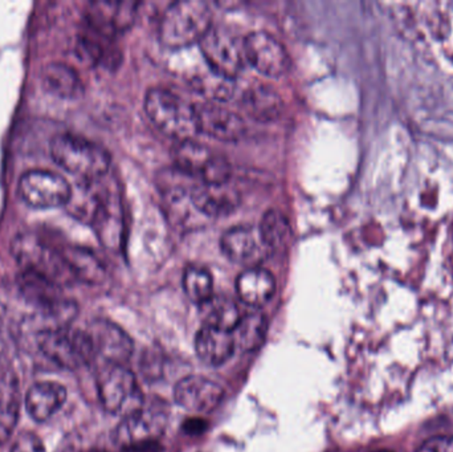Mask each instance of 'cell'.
<instances>
[{
  "mask_svg": "<svg viewBox=\"0 0 453 452\" xmlns=\"http://www.w3.org/2000/svg\"><path fill=\"white\" fill-rule=\"evenodd\" d=\"M145 111L151 124L178 142L199 134L196 105L166 88H150L145 96Z\"/></svg>",
  "mask_w": 453,
  "mask_h": 452,
  "instance_id": "obj_1",
  "label": "cell"
},
{
  "mask_svg": "<svg viewBox=\"0 0 453 452\" xmlns=\"http://www.w3.org/2000/svg\"><path fill=\"white\" fill-rule=\"evenodd\" d=\"M214 26L210 5L202 0H180L165 11L159 23V39L172 50L201 42Z\"/></svg>",
  "mask_w": 453,
  "mask_h": 452,
  "instance_id": "obj_2",
  "label": "cell"
},
{
  "mask_svg": "<svg viewBox=\"0 0 453 452\" xmlns=\"http://www.w3.org/2000/svg\"><path fill=\"white\" fill-rule=\"evenodd\" d=\"M53 161L84 182H95L108 174L111 156L97 143L76 134H58L50 142Z\"/></svg>",
  "mask_w": 453,
  "mask_h": 452,
  "instance_id": "obj_3",
  "label": "cell"
},
{
  "mask_svg": "<svg viewBox=\"0 0 453 452\" xmlns=\"http://www.w3.org/2000/svg\"><path fill=\"white\" fill-rule=\"evenodd\" d=\"M11 252L21 270L44 276L60 287L73 279L61 249L45 243L36 234H19L11 244Z\"/></svg>",
  "mask_w": 453,
  "mask_h": 452,
  "instance_id": "obj_4",
  "label": "cell"
},
{
  "mask_svg": "<svg viewBox=\"0 0 453 452\" xmlns=\"http://www.w3.org/2000/svg\"><path fill=\"white\" fill-rule=\"evenodd\" d=\"M37 341L39 349L50 363L68 371L82 368L96 358L92 340L87 331L69 326L44 329Z\"/></svg>",
  "mask_w": 453,
  "mask_h": 452,
  "instance_id": "obj_5",
  "label": "cell"
},
{
  "mask_svg": "<svg viewBox=\"0 0 453 452\" xmlns=\"http://www.w3.org/2000/svg\"><path fill=\"white\" fill-rule=\"evenodd\" d=\"M97 392L103 408L111 414L130 416L145 405L134 374L124 365L105 364L98 372Z\"/></svg>",
  "mask_w": 453,
  "mask_h": 452,
  "instance_id": "obj_6",
  "label": "cell"
},
{
  "mask_svg": "<svg viewBox=\"0 0 453 452\" xmlns=\"http://www.w3.org/2000/svg\"><path fill=\"white\" fill-rule=\"evenodd\" d=\"M175 167L193 180L204 183H226L232 167L225 157L196 140L182 141L173 150Z\"/></svg>",
  "mask_w": 453,
  "mask_h": 452,
  "instance_id": "obj_7",
  "label": "cell"
},
{
  "mask_svg": "<svg viewBox=\"0 0 453 452\" xmlns=\"http://www.w3.org/2000/svg\"><path fill=\"white\" fill-rule=\"evenodd\" d=\"M212 73L234 81L244 68V39L226 27L212 26L199 42Z\"/></svg>",
  "mask_w": 453,
  "mask_h": 452,
  "instance_id": "obj_8",
  "label": "cell"
},
{
  "mask_svg": "<svg viewBox=\"0 0 453 452\" xmlns=\"http://www.w3.org/2000/svg\"><path fill=\"white\" fill-rule=\"evenodd\" d=\"M167 416L158 406H145L124 417L114 434L117 445L125 452L159 443L166 429Z\"/></svg>",
  "mask_w": 453,
  "mask_h": 452,
  "instance_id": "obj_9",
  "label": "cell"
},
{
  "mask_svg": "<svg viewBox=\"0 0 453 452\" xmlns=\"http://www.w3.org/2000/svg\"><path fill=\"white\" fill-rule=\"evenodd\" d=\"M19 195L34 209H56L68 204L72 186L56 172L34 170L19 180Z\"/></svg>",
  "mask_w": 453,
  "mask_h": 452,
  "instance_id": "obj_10",
  "label": "cell"
},
{
  "mask_svg": "<svg viewBox=\"0 0 453 452\" xmlns=\"http://www.w3.org/2000/svg\"><path fill=\"white\" fill-rule=\"evenodd\" d=\"M244 50L247 63L265 76L280 77L289 69L288 50L268 32L255 31L247 34Z\"/></svg>",
  "mask_w": 453,
  "mask_h": 452,
  "instance_id": "obj_11",
  "label": "cell"
},
{
  "mask_svg": "<svg viewBox=\"0 0 453 452\" xmlns=\"http://www.w3.org/2000/svg\"><path fill=\"white\" fill-rule=\"evenodd\" d=\"M223 254L237 264L258 267L272 254L261 236L258 226H234L223 234L220 241Z\"/></svg>",
  "mask_w": 453,
  "mask_h": 452,
  "instance_id": "obj_12",
  "label": "cell"
},
{
  "mask_svg": "<svg viewBox=\"0 0 453 452\" xmlns=\"http://www.w3.org/2000/svg\"><path fill=\"white\" fill-rule=\"evenodd\" d=\"M225 390L217 382L202 376L180 379L174 389L175 402L194 414L210 413L222 402Z\"/></svg>",
  "mask_w": 453,
  "mask_h": 452,
  "instance_id": "obj_13",
  "label": "cell"
},
{
  "mask_svg": "<svg viewBox=\"0 0 453 452\" xmlns=\"http://www.w3.org/2000/svg\"><path fill=\"white\" fill-rule=\"evenodd\" d=\"M96 357L105 364L124 365L133 353V341L124 329L109 320H95L88 328Z\"/></svg>",
  "mask_w": 453,
  "mask_h": 452,
  "instance_id": "obj_14",
  "label": "cell"
},
{
  "mask_svg": "<svg viewBox=\"0 0 453 452\" xmlns=\"http://www.w3.org/2000/svg\"><path fill=\"white\" fill-rule=\"evenodd\" d=\"M199 133L215 140L232 142L245 134L244 119L225 106L212 103H196Z\"/></svg>",
  "mask_w": 453,
  "mask_h": 452,
  "instance_id": "obj_15",
  "label": "cell"
},
{
  "mask_svg": "<svg viewBox=\"0 0 453 452\" xmlns=\"http://www.w3.org/2000/svg\"><path fill=\"white\" fill-rule=\"evenodd\" d=\"M194 209L206 218L231 214L240 202L236 188L226 183H204L196 180L190 188Z\"/></svg>",
  "mask_w": 453,
  "mask_h": 452,
  "instance_id": "obj_16",
  "label": "cell"
},
{
  "mask_svg": "<svg viewBox=\"0 0 453 452\" xmlns=\"http://www.w3.org/2000/svg\"><path fill=\"white\" fill-rule=\"evenodd\" d=\"M137 3L101 2L90 4L88 12L89 27L101 36H111L116 32L129 28L134 20Z\"/></svg>",
  "mask_w": 453,
  "mask_h": 452,
  "instance_id": "obj_17",
  "label": "cell"
},
{
  "mask_svg": "<svg viewBox=\"0 0 453 452\" xmlns=\"http://www.w3.org/2000/svg\"><path fill=\"white\" fill-rule=\"evenodd\" d=\"M66 400L65 387L58 382L40 381L32 385L26 395V408L36 422H45L58 413Z\"/></svg>",
  "mask_w": 453,
  "mask_h": 452,
  "instance_id": "obj_18",
  "label": "cell"
},
{
  "mask_svg": "<svg viewBox=\"0 0 453 452\" xmlns=\"http://www.w3.org/2000/svg\"><path fill=\"white\" fill-rule=\"evenodd\" d=\"M276 280L265 268L250 267L236 279V294L244 304L263 307L273 297Z\"/></svg>",
  "mask_w": 453,
  "mask_h": 452,
  "instance_id": "obj_19",
  "label": "cell"
},
{
  "mask_svg": "<svg viewBox=\"0 0 453 452\" xmlns=\"http://www.w3.org/2000/svg\"><path fill=\"white\" fill-rule=\"evenodd\" d=\"M98 239L109 249H119L124 235V219H122L121 203L113 194L106 191L97 214L93 219Z\"/></svg>",
  "mask_w": 453,
  "mask_h": 452,
  "instance_id": "obj_20",
  "label": "cell"
},
{
  "mask_svg": "<svg viewBox=\"0 0 453 452\" xmlns=\"http://www.w3.org/2000/svg\"><path fill=\"white\" fill-rule=\"evenodd\" d=\"M236 347L234 333L203 326L196 334V350L207 365L220 366L232 357Z\"/></svg>",
  "mask_w": 453,
  "mask_h": 452,
  "instance_id": "obj_21",
  "label": "cell"
},
{
  "mask_svg": "<svg viewBox=\"0 0 453 452\" xmlns=\"http://www.w3.org/2000/svg\"><path fill=\"white\" fill-rule=\"evenodd\" d=\"M42 84L44 89L56 97L74 100L84 95V84L76 69L68 64L50 63L42 69Z\"/></svg>",
  "mask_w": 453,
  "mask_h": 452,
  "instance_id": "obj_22",
  "label": "cell"
},
{
  "mask_svg": "<svg viewBox=\"0 0 453 452\" xmlns=\"http://www.w3.org/2000/svg\"><path fill=\"white\" fill-rule=\"evenodd\" d=\"M18 283L21 295L31 304L36 305L40 312L52 310L65 302L58 283L31 271H21Z\"/></svg>",
  "mask_w": 453,
  "mask_h": 452,
  "instance_id": "obj_23",
  "label": "cell"
},
{
  "mask_svg": "<svg viewBox=\"0 0 453 452\" xmlns=\"http://www.w3.org/2000/svg\"><path fill=\"white\" fill-rule=\"evenodd\" d=\"M282 100L279 93L268 85L256 84L248 88L242 96V108L253 119L261 122L279 119L282 111Z\"/></svg>",
  "mask_w": 453,
  "mask_h": 452,
  "instance_id": "obj_24",
  "label": "cell"
},
{
  "mask_svg": "<svg viewBox=\"0 0 453 452\" xmlns=\"http://www.w3.org/2000/svg\"><path fill=\"white\" fill-rule=\"evenodd\" d=\"M20 411L18 379L11 373L0 377V446L12 434Z\"/></svg>",
  "mask_w": 453,
  "mask_h": 452,
  "instance_id": "obj_25",
  "label": "cell"
},
{
  "mask_svg": "<svg viewBox=\"0 0 453 452\" xmlns=\"http://www.w3.org/2000/svg\"><path fill=\"white\" fill-rule=\"evenodd\" d=\"M199 313H201L203 326L229 332V333L236 331L242 318L239 308L231 299L215 296V295L211 299L199 305Z\"/></svg>",
  "mask_w": 453,
  "mask_h": 452,
  "instance_id": "obj_26",
  "label": "cell"
},
{
  "mask_svg": "<svg viewBox=\"0 0 453 452\" xmlns=\"http://www.w3.org/2000/svg\"><path fill=\"white\" fill-rule=\"evenodd\" d=\"M72 276L87 284H100L105 279V268L89 249L81 247H66L61 249Z\"/></svg>",
  "mask_w": 453,
  "mask_h": 452,
  "instance_id": "obj_27",
  "label": "cell"
},
{
  "mask_svg": "<svg viewBox=\"0 0 453 452\" xmlns=\"http://www.w3.org/2000/svg\"><path fill=\"white\" fill-rule=\"evenodd\" d=\"M258 230L271 252L287 247L292 235L289 220L279 210H268L258 225Z\"/></svg>",
  "mask_w": 453,
  "mask_h": 452,
  "instance_id": "obj_28",
  "label": "cell"
},
{
  "mask_svg": "<svg viewBox=\"0 0 453 452\" xmlns=\"http://www.w3.org/2000/svg\"><path fill=\"white\" fill-rule=\"evenodd\" d=\"M268 331V321L261 313H250L240 318L239 326L234 333H237L234 339L236 344L245 352H255L263 345Z\"/></svg>",
  "mask_w": 453,
  "mask_h": 452,
  "instance_id": "obj_29",
  "label": "cell"
},
{
  "mask_svg": "<svg viewBox=\"0 0 453 452\" xmlns=\"http://www.w3.org/2000/svg\"><path fill=\"white\" fill-rule=\"evenodd\" d=\"M183 289L188 299L201 305L214 296V279L207 268L188 265L183 272Z\"/></svg>",
  "mask_w": 453,
  "mask_h": 452,
  "instance_id": "obj_30",
  "label": "cell"
},
{
  "mask_svg": "<svg viewBox=\"0 0 453 452\" xmlns=\"http://www.w3.org/2000/svg\"><path fill=\"white\" fill-rule=\"evenodd\" d=\"M10 452H45L44 443L34 433H23L16 438Z\"/></svg>",
  "mask_w": 453,
  "mask_h": 452,
  "instance_id": "obj_31",
  "label": "cell"
},
{
  "mask_svg": "<svg viewBox=\"0 0 453 452\" xmlns=\"http://www.w3.org/2000/svg\"><path fill=\"white\" fill-rule=\"evenodd\" d=\"M417 452H453V435H436L430 438Z\"/></svg>",
  "mask_w": 453,
  "mask_h": 452,
  "instance_id": "obj_32",
  "label": "cell"
},
{
  "mask_svg": "<svg viewBox=\"0 0 453 452\" xmlns=\"http://www.w3.org/2000/svg\"><path fill=\"white\" fill-rule=\"evenodd\" d=\"M206 421H203L202 418H191L183 425L185 432L191 435L201 434V433H203L204 430H206Z\"/></svg>",
  "mask_w": 453,
  "mask_h": 452,
  "instance_id": "obj_33",
  "label": "cell"
},
{
  "mask_svg": "<svg viewBox=\"0 0 453 452\" xmlns=\"http://www.w3.org/2000/svg\"><path fill=\"white\" fill-rule=\"evenodd\" d=\"M377 452H390V451H377Z\"/></svg>",
  "mask_w": 453,
  "mask_h": 452,
  "instance_id": "obj_34",
  "label": "cell"
}]
</instances>
